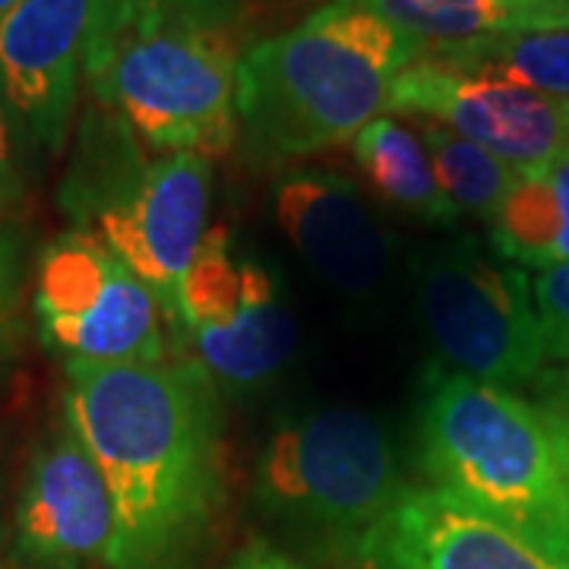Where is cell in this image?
<instances>
[{"label": "cell", "instance_id": "1", "mask_svg": "<svg viewBox=\"0 0 569 569\" xmlns=\"http://www.w3.org/2000/svg\"><path fill=\"white\" fill-rule=\"evenodd\" d=\"M63 421L114 509L108 569H190L222 503V411L200 361H67Z\"/></svg>", "mask_w": 569, "mask_h": 569}, {"label": "cell", "instance_id": "2", "mask_svg": "<svg viewBox=\"0 0 569 569\" xmlns=\"http://www.w3.org/2000/svg\"><path fill=\"white\" fill-rule=\"evenodd\" d=\"M427 51L367 0H326L305 22L247 48L238 118L247 149L291 162L351 142L387 111L389 89Z\"/></svg>", "mask_w": 569, "mask_h": 569}, {"label": "cell", "instance_id": "3", "mask_svg": "<svg viewBox=\"0 0 569 569\" xmlns=\"http://www.w3.org/2000/svg\"><path fill=\"white\" fill-rule=\"evenodd\" d=\"M418 456L430 488L569 563L560 456L535 402L430 365L418 408Z\"/></svg>", "mask_w": 569, "mask_h": 569}, {"label": "cell", "instance_id": "4", "mask_svg": "<svg viewBox=\"0 0 569 569\" xmlns=\"http://www.w3.org/2000/svg\"><path fill=\"white\" fill-rule=\"evenodd\" d=\"M238 63L224 17H146L99 32L86 82L142 146L212 162L241 137Z\"/></svg>", "mask_w": 569, "mask_h": 569}, {"label": "cell", "instance_id": "5", "mask_svg": "<svg viewBox=\"0 0 569 569\" xmlns=\"http://www.w3.org/2000/svg\"><path fill=\"white\" fill-rule=\"evenodd\" d=\"M408 490L392 437L358 408L288 415L269 430L253 500L295 545L342 567Z\"/></svg>", "mask_w": 569, "mask_h": 569}, {"label": "cell", "instance_id": "6", "mask_svg": "<svg viewBox=\"0 0 569 569\" xmlns=\"http://www.w3.org/2000/svg\"><path fill=\"white\" fill-rule=\"evenodd\" d=\"M415 291L443 367L512 392L538 380L548 351L526 269L452 238L415 257Z\"/></svg>", "mask_w": 569, "mask_h": 569}, {"label": "cell", "instance_id": "7", "mask_svg": "<svg viewBox=\"0 0 569 569\" xmlns=\"http://www.w3.org/2000/svg\"><path fill=\"white\" fill-rule=\"evenodd\" d=\"M209 193V159L190 152L146 159L137 133L118 118L96 234L149 284L168 329H181V282L206 238Z\"/></svg>", "mask_w": 569, "mask_h": 569}, {"label": "cell", "instance_id": "8", "mask_svg": "<svg viewBox=\"0 0 569 569\" xmlns=\"http://www.w3.org/2000/svg\"><path fill=\"white\" fill-rule=\"evenodd\" d=\"M181 329L206 373L228 389L263 387L282 370L298 326L276 276L234 241L209 228L181 282Z\"/></svg>", "mask_w": 569, "mask_h": 569}, {"label": "cell", "instance_id": "9", "mask_svg": "<svg viewBox=\"0 0 569 569\" xmlns=\"http://www.w3.org/2000/svg\"><path fill=\"white\" fill-rule=\"evenodd\" d=\"M41 332L67 361H164V313L149 284L99 234L70 231L44 250L36 279Z\"/></svg>", "mask_w": 569, "mask_h": 569}, {"label": "cell", "instance_id": "10", "mask_svg": "<svg viewBox=\"0 0 569 569\" xmlns=\"http://www.w3.org/2000/svg\"><path fill=\"white\" fill-rule=\"evenodd\" d=\"M387 111L443 123L519 171L569 146V104L516 82L456 70L427 51L396 77Z\"/></svg>", "mask_w": 569, "mask_h": 569}, {"label": "cell", "instance_id": "11", "mask_svg": "<svg viewBox=\"0 0 569 569\" xmlns=\"http://www.w3.org/2000/svg\"><path fill=\"white\" fill-rule=\"evenodd\" d=\"M114 0H22L0 20V89L32 140L67 142L86 61Z\"/></svg>", "mask_w": 569, "mask_h": 569}, {"label": "cell", "instance_id": "12", "mask_svg": "<svg viewBox=\"0 0 569 569\" xmlns=\"http://www.w3.org/2000/svg\"><path fill=\"white\" fill-rule=\"evenodd\" d=\"M339 569H569L437 488H408Z\"/></svg>", "mask_w": 569, "mask_h": 569}, {"label": "cell", "instance_id": "13", "mask_svg": "<svg viewBox=\"0 0 569 569\" xmlns=\"http://www.w3.org/2000/svg\"><path fill=\"white\" fill-rule=\"evenodd\" d=\"M17 548L39 569L111 567V497L102 471L67 421L29 466L17 507Z\"/></svg>", "mask_w": 569, "mask_h": 569}, {"label": "cell", "instance_id": "14", "mask_svg": "<svg viewBox=\"0 0 569 569\" xmlns=\"http://www.w3.org/2000/svg\"><path fill=\"white\" fill-rule=\"evenodd\" d=\"M272 216L320 282L348 298H370L383 288L396 244L346 174L288 171L272 187Z\"/></svg>", "mask_w": 569, "mask_h": 569}, {"label": "cell", "instance_id": "15", "mask_svg": "<svg viewBox=\"0 0 569 569\" xmlns=\"http://www.w3.org/2000/svg\"><path fill=\"white\" fill-rule=\"evenodd\" d=\"M488 224L490 247L507 263L535 272L569 263V146L522 168Z\"/></svg>", "mask_w": 569, "mask_h": 569}, {"label": "cell", "instance_id": "16", "mask_svg": "<svg viewBox=\"0 0 569 569\" xmlns=\"http://www.w3.org/2000/svg\"><path fill=\"white\" fill-rule=\"evenodd\" d=\"M351 152L367 183L411 219L430 224H456L462 219L440 190L425 142L411 123L380 114L351 140Z\"/></svg>", "mask_w": 569, "mask_h": 569}, {"label": "cell", "instance_id": "17", "mask_svg": "<svg viewBox=\"0 0 569 569\" xmlns=\"http://www.w3.org/2000/svg\"><path fill=\"white\" fill-rule=\"evenodd\" d=\"M425 44L569 29V0H367Z\"/></svg>", "mask_w": 569, "mask_h": 569}, {"label": "cell", "instance_id": "18", "mask_svg": "<svg viewBox=\"0 0 569 569\" xmlns=\"http://www.w3.org/2000/svg\"><path fill=\"white\" fill-rule=\"evenodd\" d=\"M427 54L456 70L516 82L569 104V29H531L456 44H427Z\"/></svg>", "mask_w": 569, "mask_h": 569}, {"label": "cell", "instance_id": "19", "mask_svg": "<svg viewBox=\"0 0 569 569\" xmlns=\"http://www.w3.org/2000/svg\"><path fill=\"white\" fill-rule=\"evenodd\" d=\"M411 127L425 142L440 190L456 206V212L490 222L519 181V168L497 159L485 146L459 137L443 123L411 118Z\"/></svg>", "mask_w": 569, "mask_h": 569}, {"label": "cell", "instance_id": "20", "mask_svg": "<svg viewBox=\"0 0 569 569\" xmlns=\"http://www.w3.org/2000/svg\"><path fill=\"white\" fill-rule=\"evenodd\" d=\"M531 288L548 358L569 361V263L538 272L531 279Z\"/></svg>", "mask_w": 569, "mask_h": 569}, {"label": "cell", "instance_id": "21", "mask_svg": "<svg viewBox=\"0 0 569 569\" xmlns=\"http://www.w3.org/2000/svg\"><path fill=\"white\" fill-rule=\"evenodd\" d=\"M22 123L0 89V203H10L22 193Z\"/></svg>", "mask_w": 569, "mask_h": 569}, {"label": "cell", "instance_id": "22", "mask_svg": "<svg viewBox=\"0 0 569 569\" xmlns=\"http://www.w3.org/2000/svg\"><path fill=\"white\" fill-rule=\"evenodd\" d=\"M174 13L224 17V0H114V13L104 26L146 20V17H174Z\"/></svg>", "mask_w": 569, "mask_h": 569}, {"label": "cell", "instance_id": "23", "mask_svg": "<svg viewBox=\"0 0 569 569\" xmlns=\"http://www.w3.org/2000/svg\"><path fill=\"white\" fill-rule=\"evenodd\" d=\"M535 406L545 411L553 440H557V456H560V475H563V497H567V519H569V377L557 387L545 389L541 402Z\"/></svg>", "mask_w": 569, "mask_h": 569}, {"label": "cell", "instance_id": "24", "mask_svg": "<svg viewBox=\"0 0 569 569\" xmlns=\"http://www.w3.org/2000/svg\"><path fill=\"white\" fill-rule=\"evenodd\" d=\"M228 569H307L301 567L291 553H284V550L272 548V545H266V541H253V545H247L241 548L234 557H231V563Z\"/></svg>", "mask_w": 569, "mask_h": 569}, {"label": "cell", "instance_id": "25", "mask_svg": "<svg viewBox=\"0 0 569 569\" xmlns=\"http://www.w3.org/2000/svg\"><path fill=\"white\" fill-rule=\"evenodd\" d=\"M7 305V257H3V250H0V310Z\"/></svg>", "mask_w": 569, "mask_h": 569}, {"label": "cell", "instance_id": "26", "mask_svg": "<svg viewBox=\"0 0 569 569\" xmlns=\"http://www.w3.org/2000/svg\"><path fill=\"white\" fill-rule=\"evenodd\" d=\"M22 0H0V20L7 17V13H13L17 7H20Z\"/></svg>", "mask_w": 569, "mask_h": 569}]
</instances>
